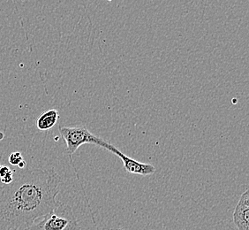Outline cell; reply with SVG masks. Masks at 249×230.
<instances>
[{
    "label": "cell",
    "instance_id": "cell-1",
    "mask_svg": "<svg viewBox=\"0 0 249 230\" xmlns=\"http://www.w3.org/2000/svg\"><path fill=\"white\" fill-rule=\"evenodd\" d=\"M61 178L54 168L28 169L0 187V230H27L53 211Z\"/></svg>",
    "mask_w": 249,
    "mask_h": 230
},
{
    "label": "cell",
    "instance_id": "cell-2",
    "mask_svg": "<svg viewBox=\"0 0 249 230\" xmlns=\"http://www.w3.org/2000/svg\"><path fill=\"white\" fill-rule=\"evenodd\" d=\"M27 230H82L72 206L60 203Z\"/></svg>",
    "mask_w": 249,
    "mask_h": 230
},
{
    "label": "cell",
    "instance_id": "cell-3",
    "mask_svg": "<svg viewBox=\"0 0 249 230\" xmlns=\"http://www.w3.org/2000/svg\"><path fill=\"white\" fill-rule=\"evenodd\" d=\"M59 133L67 144V153L72 155L83 144H95L98 147L110 151L112 144L90 132L86 126L79 125L74 127H59Z\"/></svg>",
    "mask_w": 249,
    "mask_h": 230
},
{
    "label": "cell",
    "instance_id": "cell-4",
    "mask_svg": "<svg viewBox=\"0 0 249 230\" xmlns=\"http://www.w3.org/2000/svg\"><path fill=\"white\" fill-rule=\"evenodd\" d=\"M109 152L115 154L116 156H118L122 160L125 171L129 173L148 176V175L153 174L157 171V169L153 165L142 163V162L135 160L134 158H130L125 154L123 153L122 152H120V150L115 147L114 145H111Z\"/></svg>",
    "mask_w": 249,
    "mask_h": 230
},
{
    "label": "cell",
    "instance_id": "cell-5",
    "mask_svg": "<svg viewBox=\"0 0 249 230\" xmlns=\"http://www.w3.org/2000/svg\"><path fill=\"white\" fill-rule=\"evenodd\" d=\"M232 220L238 230H249V191L247 189L240 196L235 207Z\"/></svg>",
    "mask_w": 249,
    "mask_h": 230
},
{
    "label": "cell",
    "instance_id": "cell-6",
    "mask_svg": "<svg viewBox=\"0 0 249 230\" xmlns=\"http://www.w3.org/2000/svg\"><path fill=\"white\" fill-rule=\"evenodd\" d=\"M58 119H59L58 111L56 109H51L44 112L39 117L36 121V126L39 130L46 131L53 129V127L57 124Z\"/></svg>",
    "mask_w": 249,
    "mask_h": 230
},
{
    "label": "cell",
    "instance_id": "cell-7",
    "mask_svg": "<svg viewBox=\"0 0 249 230\" xmlns=\"http://www.w3.org/2000/svg\"><path fill=\"white\" fill-rule=\"evenodd\" d=\"M23 160L22 155L19 152H16L9 156V163L13 166H18Z\"/></svg>",
    "mask_w": 249,
    "mask_h": 230
},
{
    "label": "cell",
    "instance_id": "cell-8",
    "mask_svg": "<svg viewBox=\"0 0 249 230\" xmlns=\"http://www.w3.org/2000/svg\"><path fill=\"white\" fill-rule=\"evenodd\" d=\"M14 172L11 170L8 173H6L5 176L3 178H1V182H3L4 184H9L11 182L14 181Z\"/></svg>",
    "mask_w": 249,
    "mask_h": 230
},
{
    "label": "cell",
    "instance_id": "cell-9",
    "mask_svg": "<svg viewBox=\"0 0 249 230\" xmlns=\"http://www.w3.org/2000/svg\"><path fill=\"white\" fill-rule=\"evenodd\" d=\"M11 171V169H10L8 167H2V166H0V179L1 178L4 177L6 173H8V172Z\"/></svg>",
    "mask_w": 249,
    "mask_h": 230
},
{
    "label": "cell",
    "instance_id": "cell-10",
    "mask_svg": "<svg viewBox=\"0 0 249 230\" xmlns=\"http://www.w3.org/2000/svg\"><path fill=\"white\" fill-rule=\"evenodd\" d=\"M26 165H27V164H26L24 159H23V160L18 165V167H19L20 169H24V168H26Z\"/></svg>",
    "mask_w": 249,
    "mask_h": 230
}]
</instances>
